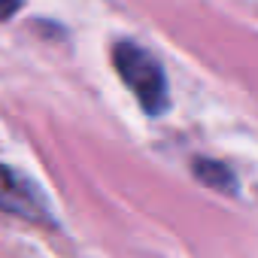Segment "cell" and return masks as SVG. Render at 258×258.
I'll return each instance as SVG.
<instances>
[{"label":"cell","instance_id":"obj_1","mask_svg":"<svg viewBox=\"0 0 258 258\" xmlns=\"http://www.w3.org/2000/svg\"><path fill=\"white\" fill-rule=\"evenodd\" d=\"M112 61H115V70L118 76L124 79V85L134 91V97L140 100V106L149 112V115H158L167 109V79H164V70L161 64L146 52L140 49L137 43H115L112 49Z\"/></svg>","mask_w":258,"mask_h":258},{"label":"cell","instance_id":"obj_2","mask_svg":"<svg viewBox=\"0 0 258 258\" xmlns=\"http://www.w3.org/2000/svg\"><path fill=\"white\" fill-rule=\"evenodd\" d=\"M0 210L22 216L28 222H49V207L43 195L34 188L31 179H25L19 170L0 164Z\"/></svg>","mask_w":258,"mask_h":258},{"label":"cell","instance_id":"obj_3","mask_svg":"<svg viewBox=\"0 0 258 258\" xmlns=\"http://www.w3.org/2000/svg\"><path fill=\"white\" fill-rule=\"evenodd\" d=\"M191 170H195V176H198L204 185H210V188H216V191H234V185H237L234 173H231L225 164H219V161L198 158V161L191 164Z\"/></svg>","mask_w":258,"mask_h":258},{"label":"cell","instance_id":"obj_4","mask_svg":"<svg viewBox=\"0 0 258 258\" xmlns=\"http://www.w3.org/2000/svg\"><path fill=\"white\" fill-rule=\"evenodd\" d=\"M22 7V0H0V22H4V19H10L16 10Z\"/></svg>","mask_w":258,"mask_h":258}]
</instances>
